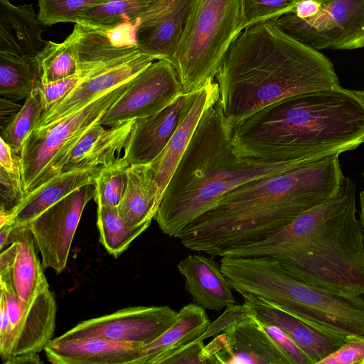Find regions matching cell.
<instances>
[{"mask_svg":"<svg viewBox=\"0 0 364 364\" xmlns=\"http://www.w3.org/2000/svg\"><path fill=\"white\" fill-rule=\"evenodd\" d=\"M242 159L301 166L364 142V91L336 87L287 97L228 124Z\"/></svg>","mask_w":364,"mask_h":364,"instance_id":"obj_1","label":"cell"},{"mask_svg":"<svg viewBox=\"0 0 364 364\" xmlns=\"http://www.w3.org/2000/svg\"><path fill=\"white\" fill-rule=\"evenodd\" d=\"M344 175L338 155L244 183L190 223L179 239L188 249L222 257L264 240L332 198Z\"/></svg>","mask_w":364,"mask_h":364,"instance_id":"obj_2","label":"cell"},{"mask_svg":"<svg viewBox=\"0 0 364 364\" xmlns=\"http://www.w3.org/2000/svg\"><path fill=\"white\" fill-rule=\"evenodd\" d=\"M225 256L271 257L305 283L364 295V237L354 183L344 176L332 198L269 237L232 248Z\"/></svg>","mask_w":364,"mask_h":364,"instance_id":"obj_3","label":"cell"},{"mask_svg":"<svg viewBox=\"0 0 364 364\" xmlns=\"http://www.w3.org/2000/svg\"><path fill=\"white\" fill-rule=\"evenodd\" d=\"M228 124L278 100L339 85L331 61L291 38L274 20L245 28L215 76Z\"/></svg>","mask_w":364,"mask_h":364,"instance_id":"obj_4","label":"cell"},{"mask_svg":"<svg viewBox=\"0 0 364 364\" xmlns=\"http://www.w3.org/2000/svg\"><path fill=\"white\" fill-rule=\"evenodd\" d=\"M297 166L239 158L231 146L218 99L202 114L164 191L154 220L164 233L179 238L190 223L229 191Z\"/></svg>","mask_w":364,"mask_h":364,"instance_id":"obj_5","label":"cell"},{"mask_svg":"<svg viewBox=\"0 0 364 364\" xmlns=\"http://www.w3.org/2000/svg\"><path fill=\"white\" fill-rule=\"evenodd\" d=\"M221 270L240 295L259 296L346 338L364 337V299L305 283L271 257H226Z\"/></svg>","mask_w":364,"mask_h":364,"instance_id":"obj_6","label":"cell"},{"mask_svg":"<svg viewBox=\"0 0 364 364\" xmlns=\"http://www.w3.org/2000/svg\"><path fill=\"white\" fill-rule=\"evenodd\" d=\"M245 29L243 0H193L171 64L183 93L200 89L215 76Z\"/></svg>","mask_w":364,"mask_h":364,"instance_id":"obj_7","label":"cell"},{"mask_svg":"<svg viewBox=\"0 0 364 364\" xmlns=\"http://www.w3.org/2000/svg\"><path fill=\"white\" fill-rule=\"evenodd\" d=\"M129 81L59 122L31 132L20 155L26 198L61 172L70 151L90 127L100 122Z\"/></svg>","mask_w":364,"mask_h":364,"instance_id":"obj_8","label":"cell"},{"mask_svg":"<svg viewBox=\"0 0 364 364\" xmlns=\"http://www.w3.org/2000/svg\"><path fill=\"white\" fill-rule=\"evenodd\" d=\"M273 20L284 33L317 50L364 47V0L301 1Z\"/></svg>","mask_w":364,"mask_h":364,"instance_id":"obj_9","label":"cell"},{"mask_svg":"<svg viewBox=\"0 0 364 364\" xmlns=\"http://www.w3.org/2000/svg\"><path fill=\"white\" fill-rule=\"evenodd\" d=\"M0 285L11 325L9 335L0 341V357L4 363L14 355L44 350L55 331L57 305L49 286L26 302L16 294L11 279H1Z\"/></svg>","mask_w":364,"mask_h":364,"instance_id":"obj_10","label":"cell"},{"mask_svg":"<svg viewBox=\"0 0 364 364\" xmlns=\"http://www.w3.org/2000/svg\"><path fill=\"white\" fill-rule=\"evenodd\" d=\"M183 93L176 70L168 61L153 62L132 79L100 124L114 126L151 116Z\"/></svg>","mask_w":364,"mask_h":364,"instance_id":"obj_11","label":"cell"},{"mask_svg":"<svg viewBox=\"0 0 364 364\" xmlns=\"http://www.w3.org/2000/svg\"><path fill=\"white\" fill-rule=\"evenodd\" d=\"M178 312L168 306H132L78 323L55 338L60 341L104 337L146 345L159 337L176 320Z\"/></svg>","mask_w":364,"mask_h":364,"instance_id":"obj_12","label":"cell"},{"mask_svg":"<svg viewBox=\"0 0 364 364\" xmlns=\"http://www.w3.org/2000/svg\"><path fill=\"white\" fill-rule=\"evenodd\" d=\"M94 196V185H85L51 205L28 224L41 252L43 268H51L57 274L65 269L83 210Z\"/></svg>","mask_w":364,"mask_h":364,"instance_id":"obj_13","label":"cell"},{"mask_svg":"<svg viewBox=\"0 0 364 364\" xmlns=\"http://www.w3.org/2000/svg\"><path fill=\"white\" fill-rule=\"evenodd\" d=\"M200 91L183 93L160 112L135 119L124 149V159L130 165L151 163L186 117Z\"/></svg>","mask_w":364,"mask_h":364,"instance_id":"obj_14","label":"cell"},{"mask_svg":"<svg viewBox=\"0 0 364 364\" xmlns=\"http://www.w3.org/2000/svg\"><path fill=\"white\" fill-rule=\"evenodd\" d=\"M154 60L150 56L136 53L101 68L82 81L61 102L43 112L35 129L46 128L80 109L128 82Z\"/></svg>","mask_w":364,"mask_h":364,"instance_id":"obj_15","label":"cell"},{"mask_svg":"<svg viewBox=\"0 0 364 364\" xmlns=\"http://www.w3.org/2000/svg\"><path fill=\"white\" fill-rule=\"evenodd\" d=\"M193 1L157 0L138 22V51L171 63Z\"/></svg>","mask_w":364,"mask_h":364,"instance_id":"obj_16","label":"cell"},{"mask_svg":"<svg viewBox=\"0 0 364 364\" xmlns=\"http://www.w3.org/2000/svg\"><path fill=\"white\" fill-rule=\"evenodd\" d=\"M252 314L262 323L284 331L311 360L318 363L338 349L347 340L340 334L308 323L275 304L250 294L242 296Z\"/></svg>","mask_w":364,"mask_h":364,"instance_id":"obj_17","label":"cell"},{"mask_svg":"<svg viewBox=\"0 0 364 364\" xmlns=\"http://www.w3.org/2000/svg\"><path fill=\"white\" fill-rule=\"evenodd\" d=\"M220 335L223 346L215 363L293 364L253 314L230 324Z\"/></svg>","mask_w":364,"mask_h":364,"instance_id":"obj_18","label":"cell"},{"mask_svg":"<svg viewBox=\"0 0 364 364\" xmlns=\"http://www.w3.org/2000/svg\"><path fill=\"white\" fill-rule=\"evenodd\" d=\"M139 22V21H138ZM138 23H124L113 27H96L75 23L73 36L79 68L105 65L138 51Z\"/></svg>","mask_w":364,"mask_h":364,"instance_id":"obj_19","label":"cell"},{"mask_svg":"<svg viewBox=\"0 0 364 364\" xmlns=\"http://www.w3.org/2000/svg\"><path fill=\"white\" fill-rule=\"evenodd\" d=\"M144 345L104 337L80 340L52 339L44 348L54 364H139Z\"/></svg>","mask_w":364,"mask_h":364,"instance_id":"obj_20","label":"cell"},{"mask_svg":"<svg viewBox=\"0 0 364 364\" xmlns=\"http://www.w3.org/2000/svg\"><path fill=\"white\" fill-rule=\"evenodd\" d=\"M176 268L184 277L185 289L196 305L221 311L236 304L232 287L213 257L189 255L177 264Z\"/></svg>","mask_w":364,"mask_h":364,"instance_id":"obj_21","label":"cell"},{"mask_svg":"<svg viewBox=\"0 0 364 364\" xmlns=\"http://www.w3.org/2000/svg\"><path fill=\"white\" fill-rule=\"evenodd\" d=\"M131 120L105 129L97 123L90 127L67 155L61 172L105 166L120 157L134 124Z\"/></svg>","mask_w":364,"mask_h":364,"instance_id":"obj_22","label":"cell"},{"mask_svg":"<svg viewBox=\"0 0 364 364\" xmlns=\"http://www.w3.org/2000/svg\"><path fill=\"white\" fill-rule=\"evenodd\" d=\"M47 27L38 21L32 4L14 6L0 0V53L36 57L47 42L41 36Z\"/></svg>","mask_w":364,"mask_h":364,"instance_id":"obj_23","label":"cell"},{"mask_svg":"<svg viewBox=\"0 0 364 364\" xmlns=\"http://www.w3.org/2000/svg\"><path fill=\"white\" fill-rule=\"evenodd\" d=\"M219 99V87L215 80L205 84L189 113L178 126L160 154L149 164L161 200L164 191L205 112Z\"/></svg>","mask_w":364,"mask_h":364,"instance_id":"obj_24","label":"cell"},{"mask_svg":"<svg viewBox=\"0 0 364 364\" xmlns=\"http://www.w3.org/2000/svg\"><path fill=\"white\" fill-rule=\"evenodd\" d=\"M102 166L85 167L60 172L37 191L26 198L15 212L16 225H28L51 205L75 190L94 185Z\"/></svg>","mask_w":364,"mask_h":364,"instance_id":"obj_25","label":"cell"},{"mask_svg":"<svg viewBox=\"0 0 364 364\" xmlns=\"http://www.w3.org/2000/svg\"><path fill=\"white\" fill-rule=\"evenodd\" d=\"M127 173V183L118 212L129 225L151 223L161 200L150 165L132 164Z\"/></svg>","mask_w":364,"mask_h":364,"instance_id":"obj_26","label":"cell"},{"mask_svg":"<svg viewBox=\"0 0 364 364\" xmlns=\"http://www.w3.org/2000/svg\"><path fill=\"white\" fill-rule=\"evenodd\" d=\"M9 242H14L16 250L11 275L17 296L28 302L41 289L48 285L43 265L38 258L36 244L28 225H17L11 232Z\"/></svg>","mask_w":364,"mask_h":364,"instance_id":"obj_27","label":"cell"},{"mask_svg":"<svg viewBox=\"0 0 364 364\" xmlns=\"http://www.w3.org/2000/svg\"><path fill=\"white\" fill-rule=\"evenodd\" d=\"M210 323L204 308L193 302L183 306L165 332L143 346L139 364H154L158 358L198 338Z\"/></svg>","mask_w":364,"mask_h":364,"instance_id":"obj_28","label":"cell"},{"mask_svg":"<svg viewBox=\"0 0 364 364\" xmlns=\"http://www.w3.org/2000/svg\"><path fill=\"white\" fill-rule=\"evenodd\" d=\"M39 80L35 57L0 53V94L13 100L26 98Z\"/></svg>","mask_w":364,"mask_h":364,"instance_id":"obj_29","label":"cell"},{"mask_svg":"<svg viewBox=\"0 0 364 364\" xmlns=\"http://www.w3.org/2000/svg\"><path fill=\"white\" fill-rule=\"evenodd\" d=\"M151 225H129L121 218L117 207L97 205V226L100 242L106 250L117 258L131 243Z\"/></svg>","mask_w":364,"mask_h":364,"instance_id":"obj_30","label":"cell"},{"mask_svg":"<svg viewBox=\"0 0 364 364\" xmlns=\"http://www.w3.org/2000/svg\"><path fill=\"white\" fill-rule=\"evenodd\" d=\"M157 0H108L82 15L76 23L96 27H113L124 23H136Z\"/></svg>","mask_w":364,"mask_h":364,"instance_id":"obj_31","label":"cell"},{"mask_svg":"<svg viewBox=\"0 0 364 364\" xmlns=\"http://www.w3.org/2000/svg\"><path fill=\"white\" fill-rule=\"evenodd\" d=\"M35 58L39 80L42 84L71 76L80 70L71 34L63 43L47 41L43 50Z\"/></svg>","mask_w":364,"mask_h":364,"instance_id":"obj_32","label":"cell"},{"mask_svg":"<svg viewBox=\"0 0 364 364\" xmlns=\"http://www.w3.org/2000/svg\"><path fill=\"white\" fill-rule=\"evenodd\" d=\"M44 112V106L38 88L35 85L26 98L21 109L11 121L1 129L2 138L14 153L20 156L23 144L37 127Z\"/></svg>","mask_w":364,"mask_h":364,"instance_id":"obj_33","label":"cell"},{"mask_svg":"<svg viewBox=\"0 0 364 364\" xmlns=\"http://www.w3.org/2000/svg\"><path fill=\"white\" fill-rule=\"evenodd\" d=\"M129 166L122 156L102 166L94 183V200L97 205H119L127 186Z\"/></svg>","mask_w":364,"mask_h":364,"instance_id":"obj_34","label":"cell"},{"mask_svg":"<svg viewBox=\"0 0 364 364\" xmlns=\"http://www.w3.org/2000/svg\"><path fill=\"white\" fill-rule=\"evenodd\" d=\"M108 0H38V21L46 26L77 23L80 15Z\"/></svg>","mask_w":364,"mask_h":364,"instance_id":"obj_35","label":"cell"},{"mask_svg":"<svg viewBox=\"0 0 364 364\" xmlns=\"http://www.w3.org/2000/svg\"><path fill=\"white\" fill-rule=\"evenodd\" d=\"M108 65L80 67L75 74L48 84L37 80L35 85L41 92L44 112L61 102L86 78Z\"/></svg>","mask_w":364,"mask_h":364,"instance_id":"obj_36","label":"cell"},{"mask_svg":"<svg viewBox=\"0 0 364 364\" xmlns=\"http://www.w3.org/2000/svg\"><path fill=\"white\" fill-rule=\"evenodd\" d=\"M297 0H243L245 28L273 20L291 10Z\"/></svg>","mask_w":364,"mask_h":364,"instance_id":"obj_37","label":"cell"},{"mask_svg":"<svg viewBox=\"0 0 364 364\" xmlns=\"http://www.w3.org/2000/svg\"><path fill=\"white\" fill-rule=\"evenodd\" d=\"M0 210L11 214L14 220L16 210L26 198L21 164L13 171L0 168Z\"/></svg>","mask_w":364,"mask_h":364,"instance_id":"obj_38","label":"cell"},{"mask_svg":"<svg viewBox=\"0 0 364 364\" xmlns=\"http://www.w3.org/2000/svg\"><path fill=\"white\" fill-rule=\"evenodd\" d=\"M203 341L195 340L159 358L154 364H208Z\"/></svg>","mask_w":364,"mask_h":364,"instance_id":"obj_39","label":"cell"},{"mask_svg":"<svg viewBox=\"0 0 364 364\" xmlns=\"http://www.w3.org/2000/svg\"><path fill=\"white\" fill-rule=\"evenodd\" d=\"M318 364H364V337L351 336Z\"/></svg>","mask_w":364,"mask_h":364,"instance_id":"obj_40","label":"cell"},{"mask_svg":"<svg viewBox=\"0 0 364 364\" xmlns=\"http://www.w3.org/2000/svg\"><path fill=\"white\" fill-rule=\"evenodd\" d=\"M262 323L267 333L287 355L293 364H313L311 360L284 331L274 325Z\"/></svg>","mask_w":364,"mask_h":364,"instance_id":"obj_41","label":"cell"},{"mask_svg":"<svg viewBox=\"0 0 364 364\" xmlns=\"http://www.w3.org/2000/svg\"><path fill=\"white\" fill-rule=\"evenodd\" d=\"M250 314H252L250 309L245 304L242 305L235 304L228 306L225 311L214 323H210L205 331L197 339L203 341L208 337L216 336L230 324Z\"/></svg>","mask_w":364,"mask_h":364,"instance_id":"obj_42","label":"cell"},{"mask_svg":"<svg viewBox=\"0 0 364 364\" xmlns=\"http://www.w3.org/2000/svg\"><path fill=\"white\" fill-rule=\"evenodd\" d=\"M15 100H8V98L2 97L1 99V129L7 125L14 116L21 109L22 106L16 104Z\"/></svg>","mask_w":364,"mask_h":364,"instance_id":"obj_43","label":"cell"},{"mask_svg":"<svg viewBox=\"0 0 364 364\" xmlns=\"http://www.w3.org/2000/svg\"><path fill=\"white\" fill-rule=\"evenodd\" d=\"M0 314H1V328H0V341H3L10 333L11 330V321L8 314L6 299L4 295L1 292L0 299Z\"/></svg>","mask_w":364,"mask_h":364,"instance_id":"obj_44","label":"cell"},{"mask_svg":"<svg viewBox=\"0 0 364 364\" xmlns=\"http://www.w3.org/2000/svg\"><path fill=\"white\" fill-rule=\"evenodd\" d=\"M40 364L43 363L38 353H22L9 358L4 364Z\"/></svg>","mask_w":364,"mask_h":364,"instance_id":"obj_45","label":"cell"},{"mask_svg":"<svg viewBox=\"0 0 364 364\" xmlns=\"http://www.w3.org/2000/svg\"><path fill=\"white\" fill-rule=\"evenodd\" d=\"M14 223L6 224L0 228V250L2 251L9 245V239L13 230L16 228Z\"/></svg>","mask_w":364,"mask_h":364,"instance_id":"obj_46","label":"cell"},{"mask_svg":"<svg viewBox=\"0 0 364 364\" xmlns=\"http://www.w3.org/2000/svg\"><path fill=\"white\" fill-rule=\"evenodd\" d=\"M360 221L362 225L363 237H364V191L360 193Z\"/></svg>","mask_w":364,"mask_h":364,"instance_id":"obj_47","label":"cell"},{"mask_svg":"<svg viewBox=\"0 0 364 364\" xmlns=\"http://www.w3.org/2000/svg\"><path fill=\"white\" fill-rule=\"evenodd\" d=\"M314 1V2H316L319 4H326L332 0H297V1Z\"/></svg>","mask_w":364,"mask_h":364,"instance_id":"obj_48","label":"cell"},{"mask_svg":"<svg viewBox=\"0 0 364 364\" xmlns=\"http://www.w3.org/2000/svg\"><path fill=\"white\" fill-rule=\"evenodd\" d=\"M363 176H364V173H363Z\"/></svg>","mask_w":364,"mask_h":364,"instance_id":"obj_49","label":"cell"}]
</instances>
